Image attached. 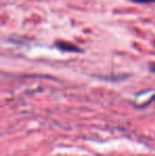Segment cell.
<instances>
[{
	"label": "cell",
	"instance_id": "obj_1",
	"mask_svg": "<svg viewBox=\"0 0 155 156\" xmlns=\"http://www.w3.org/2000/svg\"><path fill=\"white\" fill-rule=\"evenodd\" d=\"M56 47L60 48L63 51H80V49L77 47V46H73L71 44H67V43H63V41H58L56 43Z\"/></svg>",
	"mask_w": 155,
	"mask_h": 156
},
{
	"label": "cell",
	"instance_id": "obj_2",
	"mask_svg": "<svg viewBox=\"0 0 155 156\" xmlns=\"http://www.w3.org/2000/svg\"><path fill=\"white\" fill-rule=\"evenodd\" d=\"M132 2H136V3H151L155 2V0H130Z\"/></svg>",
	"mask_w": 155,
	"mask_h": 156
}]
</instances>
